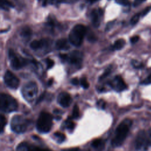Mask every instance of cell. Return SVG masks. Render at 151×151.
<instances>
[{"instance_id":"obj_29","label":"cell","mask_w":151,"mask_h":151,"mask_svg":"<svg viewBox=\"0 0 151 151\" xmlns=\"http://www.w3.org/2000/svg\"><path fill=\"white\" fill-rule=\"evenodd\" d=\"M132 64L133 66L136 68H141L143 67V64L141 63H140L136 60H133L132 61Z\"/></svg>"},{"instance_id":"obj_32","label":"cell","mask_w":151,"mask_h":151,"mask_svg":"<svg viewBox=\"0 0 151 151\" xmlns=\"http://www.w3.org/2000/svg\"><path fill=\"white\" fill-rule=\"evenodd\" d=\"M87 39H88V40L89 41H90V42H94V41L96 40L97 38H96V37L93 34V33L92 32V33H90V34H88V37H87Z\"/></svg>"},{"instance_id":"obj_24","label":"cell","mask_w":151,"mask_h":151,"mask_svg":"<svg viewBox=\"0 0 151 151\" xmlns=\"http://www.w3.org/2000/svg\"><path fill=\"white\" fill-rule=\"evenodd\" d=\"M0 120H1V133H2L4 132V127L6 124V119L5 118V116H4L3 115L1 116V118H0Z\"/></svg>"},{"instance_id":"obj_11","label":"cell","mask_w":151,"mask_h":151,"mask_svg":"<svg viewBox=\"0 0 151 151\" xmlns=\"http://www.w3.org/2000/svg\"><path fill=\"white\" fill-rule=\"evenodd\" d=\"M103 16V11L101 9H94L90 14V18L93 26L97 28L100 26L101 18Z\"/></svg>"},{"instance_id":"obj_22","label":"cell","mask_w":151,"mask_h":151,"mask_svg":"<svg viewBox=\"0 0 151 151\" xmlns=\"http://www.w3.org/2000/svg\"><path fill=\"white\" fill-rule=\"evenodd\" d=\"M65 126L67 129L70 130H73L75 127V124L71 120L67 119L65 122Z\"/></svg>"},{"instance_id":"obj_23","label":"cell","mask_w":151,"mask_h":151,"mask_svg":"<svg viewBox=\"0 0 151 151\" xmlns=\"http://www.w3.org/2000/svg\"><path fill=\"white\" fill-rule=\"evenodd\" d=\"M140 16V14H136L134 15H133L130 19V24L132 25H135L139 21Z\"/></svg>"},{"instance_id":"obj_14","label":"cell","mask_w":151,"mask_h":151,"mask_svg":"<svg viewBox=\"0 0 151 151\" xmlns=\"http://www.w3.org/2000/svg\"><path fill=\"white\" fill-rule=\"evenodd\" d=\"M55 48L58 50H67L70 48V45L66 39L61 38L56 41Z\"/></svg>"},{"instance_id":"obj_31","label":"cell","mask_w":151,"mask_h":151,"mask_svg":"<svg viewBox=\"0 0 151 151\" xmlns=\"http://www.w3.org/2000/svg\"><path fill=\"white\" fill-rule=\"evenodd\" d=\"M28 151H50L48 149H41L37 147H32L31 148H29Z\"/></svg>"},{"instance_id":"obj_25","label":"cell","mask_w":151,"mask_h":151,"mask_svg":"<svg viewBox=\"0 0 151 151\" xmlns=\"http://www.w3.org/2000/svg\"><path fill=\"white\" fill-rule=\"evenodd\" d=\"M81 86L85 89H87L89 87V83L86 78H82L80 80Z\"/></svg>"},{"instance_id":"obj_5","label":"cell","mask_w":151,"mask_h":151,"mask_svg":"<svg viewBox=\"0 0 151 151\" xmlns=\"http://www.w3.org/2000/svg\"><path fill=\"white\" fill-rule=\"evenodd\" d=\"M30 124V121L21 115L14 116L11 122V127L13 132L17 133L25 132Z\"/></svg>"},{"instance_id":"obj_27","label":"cell","mask_w":151,"mask_h":151,"mask_svg":"<svg viewBox=\"0 0 151 151\" xmlns=\"http://www.w3.org/2000/svg\"><path fill=\"white\" fill-rule=\"evenodd\" d=\"M46 63H47V68L48 69L52 68L54 65V61L52 60H51L50 58H47L46 60Z\"/></svg>"},{"instance_id":"obj_36","label":"cell","mask_w":151,"mask_h":151,"mask_svg":"<svg viewBox=\"0 0 151 151\" xmlns=\"http://www.w3.org/2000/svg\"><path fill=\"white\" fill-rule=\"evenodd\" d=\"M146 134H147V137L148 139L149 145L151 146V129L146 131Z\"/></svg>"},{"instance_id":"obj_9","label":"cell","mask_w":151,"mask_h":151,"mask_svg":"<svg viewBox=\"0 0 151 151\" xmlns=\"http://www.w3.org/2000/svg\"><path fill=\"white\" fill-rule=\"evenodd\" d=\"M4 80L5 84L10 88L17 89L19 85L18 78L11 71L7 70L4 76Z\"/></svg>"},{"instance_id":"obj_2","label":"cell","mask_w":151,"mask_h":151,"mask_svg":"<svg viewBox=\"0 0 151 151\" xmlns=\"http://www.w3.org/2000/svg\"><path fill=\"white\" fill-rule=\"evenodd\" d=\"M87 32V28L84 25L80 24L76 25L69 34V42L75 47L80 46Z\"/></svg>"},{"instance_id":"obj_10","label":"cell","mask_w":151,"mask_h":151,"mask_svg":"<svg viewBox=\"0 0 151 151\" xmlns=\"http://www.w3.org/2000/svg\"><path fill=\"white\" fill-rule=\"evenodd\" d=\"M109 85L115 91L120 92L127 88V85L120 76H116L109 83Z\"/></svg>"},{"instance_id":"obj_35","label":"cell","mask_w":151,"mask_h":151,"mask_svg":"<svg viewBox=\"0 0 151 151\" xmlns=\"http://www.w3.org/2000/svg\"><path fill=\"white\" fill-rule=\"evenodd\" d=\"M97 105L99 107L101 108V109H104L105 107V105H106V103L104 101L102 100H99L98 102H97Z\"/></svg>"},{"instance_id":"obj_3","label":"cell","mask_w":151,"mask_h":151,"mask_svg":"<svg viewBox=\"0 0 151 151\" xmlns=\"http://www.w3.org/2000/svg\"><path fill=\"white\" fill-rule=\"evenodd\" d=\"M52 126V117L47 112H41L37 122V129L38 132L46 133L50 131Z\"/></svg>"},{"instance_id":"obj_1","label":"cell","mask_w":151,"mask_h":151,"mask_svg":"<svg viewBox=\"0 0 151 151\" xmlns=\"http://www.w3.org/2000/svg\"><path fill=\"white\" fill-rule=\"evenodd\" d=\"M132 121L126 119L123 120L116 128L114 136L111 140V144L114 147L121 146L125 140L129 130L132 126Z\"/></svg>"},{"instance_id":"obj_30","label":"cell","mask_w":151,"mask_h":151,"mask_svg":"<svg viewBox=\"0 0 151 151\" xmlns=\"http://www.w3.org/2000/svg\"><path fill=\"white\" fill-rule=\"evenodd\" d=\"M116 1L119 4L124 5V6L129 5L130 4V2L129 1V0H116Z\"/></svg>"},{"instance_id":"obj_37","label":"cell","mask_w":151,"mask_h":151,"mask_svg":"<svg viewBox=\"0 0 151 151\" xmlns=\"http://www.w3.org/2000/svg\"><path fill=\"white\" fill-rule=\"evenodd\" d=\"M71 83L73 84V85H75V86H77L78 84H79V81L78 80L77 78H74L71 80Z\"/></svg>"},{"instance_id":"obj_7","label":"cell","mask_w":151,"mask_h":151,"mask_svg":"<svg viewBox=\"0 0 151 151\" xmlns=\"http://www.w3.org/2000/svg\"><path fill=\"white\" fill-rule=\"evenodd\" d=\"M146 131H140L136 137L134 142V147L136 151H147L149 146Z\"/></svg>"},{"instance_id":"obj_41","label":"cell","mask_w":151,"mask_h":151,"mask_svg":"<svg viewBox=\"0 0 151 151\" xmlns=\"http://www.w3.org/2000/svg\"><path fill=\"white\" fill-rule=\"evenodd\" d=\"M88 3H90V4H93V3H94V2H97V1H98L99 0H86Z\"/></svg>"},{"instance_id":"obj_16","label":"cell","mask_w":151,"mask_h":151,"mask_svg":"<svg viewBox=\"0 0 151 151\" xmlns=\"http://www.w3.org/2000/svg\"><path fill=\"white\" fill-rule=\"evenodd\" d=\"M32 35V31L28 27H24L20 32V35L24 39L28 40Z\"/></svg>"},{"instance_id":"obj_12","label":"cell","mask_w":151,"mask_h":151,"mask_svg":"<svg viewBox=\"0 0 151 151\" xmlns=\"http://www.w3.org/2000/svg\"><path fill=\"white\" fill-rule=\"evenodd\" d=\"M83 54L78 51H73L70 54H67V61L74 65H80L83 60Z\"/></svg>"},{"instance_id":"obj_8","label":"cell","mask_w":151,"mask_h":151,"mask_svg":"<svg viewBox=\"0 0 151 151\" xmlns=\"http://www.w3.org/2000/svg\"><path fill=\"white\" fill-rule=\"evenodd\" d=\"M8 57L11 67L14 70H19L27 64V61L23 58L18 57L13 50L8 51Z\"/></svg>"},{"instance_id":"obj_4","label":"cell","mask_w":151,"mask_h":151,"mask_svg":"<svg viewBox=\"0 0 151 151\" xmlns=\"http://www.w3.org/2000/svg\"><path fill=\"white\" fill-rule=\"evenodd\" d=\"M0 108L1 110L4 113L15 111L18 109V103L11 95L1 93L0 95Z\"/></svg>"},{"instance_id":"obj_39","label":"cell","mask_w":151,"mask_h":151,"mask_svg":"<svg viewBox=\"0 0 151 151\" xmlns=\"http://www.w3.org/2000/svg\"><path fill=\"white\" fill-rule=\"evenodd\" d=\"M145 0H134V6H137L140 5L141 3L144 2Z\"/></svg>"},{"instance_id":"obj_21","label":"cell","mask_w":151,"mask_h":151,"mask_svg":"<svg viewBox=\"0 0 151 151\" xmlns=\"http://www.w3.org/2000/svg\"><path fill=\"white\" fill-rule=\"evenodd\" d=\"M91 145L94 148H101V146L103 145V142L101 139H96L92 142Z\"/></svg>"},{"instance_id":"obj_18","label":"cell","mask_w":151,"mask_h":151,"mask_svg":"<svg viewBox=\"0 0 151 151\" xmlns=\"http://www.w3.org/2000/svg\"><path fill=\"white\" fill-rule=\"evenodd\" d=\"M1 8L8 11L10 8H14V4L8 0H1Z\"/></svg>"},{"instance_id":"obj_15","label":"cell","mask_w":151,"mask_h":151,"mask_svg":"<svg viewBox=\"0 0 151 151\" xmlns=\"http://www.w3.org/2000/svg\"><path fill=\"white\" fill-rule=\"evenodd\" d=\"M47 44V41L45 40H34L30 43V47L33 50H38Z\"/></svg>"},{"instance_id":"obj_26","label":"cell","mask_w":151,"mask_h":151,"mask_svg":"<svg viewBox=\"0 0 151 151\" xmlns=\"http://www.w3.org/2000/svg\"><path fill=\"white\" fill-rule=\"evenodd\" d=\"M110 72H111V68H107V69L105 70V71L103 73V74L100 77V78H99L100 80H103V78H106L107 76H109V75L110 74Z\"/></svg>"},{"instance_id":"obj_34","label":"cell","mask_w":151,"mask_h":151,"mask_svg":"<svg viewBox=\"0 0 151 151\" xmlns=\"http://www.w3.org/2000/svg\"><path fill=\"white\" fill-rule=\"evenodd\" d=\"M139 40V37L138 35H135L132 37L130 38V42L132 44H134L136 42H137Z\"/></svg>"},{"instance_id":"obj_38","label":"cell","mask_w":151,"mask_h":151,"mask_svg":"<svg viewBox=\"0 0 151 151\" xmlns=\"http://www.w3.org/2000/svg\"><path fill=\"white\" fill-rule=\"evenodd\" d=\"M62 151H79V149L78 147H74V148L63 149Z\"/></svg>"},{"instance_id":"obj_42","label":"cell","mask_w":151,"mask_h":151,"mask_svg":"<svg viewBox=\"0 0 151 151\" xmlns=\"http://www.w3.org/2000/svg\"><path fill=\"white\" fill-rule=\"evenodd\" d=\"M52 79H50V80H49V81H48V86H50L51 84H52Z\"/></svg>"},{"instance_id":"obj_40","label":"cell","mask_w":151,"mask_h":151,"mask_svg":"<svg viewBox=\"0 0 151 151\" xmlns=\"http://www.w3.org/2000/svg\"><path fill=\"white\" fill-rule=\"evenodd\" d=\"M150 7H148V8H146V9H144V11L141 13V15L142 16H144V15H145L148 12H149V11L150 10Z\"/></svg>"},{"instance_id":"obj_6","label":"cell","mask_w":151,"mask_h":151,"mask_svg":"<svg viewBox=\"0 0 151 151\" xmlns=\"http://www.w3.org/2000/svg\"><path fill=\"white\" fill-rule=\"evenodd\" d=\"M38 91L37 84L35 82H29L23 86L21 93L23 97L27 102L32 103L36 99Z\"/></svg>"},{"instance_id":"obj_28","label":"cell","mask_w":151,"mask_h":151,"mask_svg":"<svg viewBox=\"0 0 151 151\" xmlns=\"http://www.w3.org/2000/svg\"><path fill=\"white\" fill-rule=\"evenodd\" d=\"M141 84H145V85L150 84H151V74H149L144 80H143L141 82Z\"/></svg>"},{"instance_id":"obj_19","label":"cell","mask_w":151,"mask_h":151,"mask_svg":"<svg viewBox=\"0 0 151 151\" xmlns=\"http://www.w3.org/2000/svg\"><path fill=\"white\" fill-rule=\"evenodd\" d=\"M54 136H55V139H57V141L58 143H62L63 142L65 139V136L63 133H61L60 132H55L54 133Z\"/></svg>"},{"instance_id":"obj_33","label":"cell","mask_w":151,"mask_h":151,"mask_svg":"<svg viewBox=\"0 0 151 151\" xmlns=\"http://www.w3.org/2000/svg\"><path fill=\"white\" fill-rule=\"evenodd\" d=\"M47 24L49 26L53 28L55 25V22L52 18H48L47 20Z\"/></svg>"},{"instance_id":"obj_13","label":"cell","mask_w":151,"mask_h":151,"mask_svg":"<svg viewBox=\"0 0 151 151\" xmlns=\"http://www.w3.org/2000/svg\"><path fill=\"white\" fill-rule=\"evenodd\" d=\"M57 101L62 107H68L71 103V96L67 92H61L58 96Z\"/></svg>"},{"instance_id":"obj_17","label":"cell","mask_w":151,"mask_h":151,"mask_svg":"<svg viewBox=\"0 0 151 151\" xmlns=\"http://www.w3.org/2000/svg\"><path fill=\"white\" fill-rule=\"evenodd\" d=\"M125 44H126V41L123 38L118 39L114 42L113 45V49L115 50H120L123 48Z\"/></svg>"},{"instance_id":"obj_20","label":"cell","mask_w":151,"mask_h":151,"mask_svg":"<svg viewBox=\"0 0 151 151\" xmlns=\"http://www.w3.org/2000/svg\"><path fill=\"white\" fill-rule=\"evenodd\" d=\"M80 117V110L77 104H75L74 106L73 112H72V117L74 119H78Z\"/></svg>"}]
</instances>
